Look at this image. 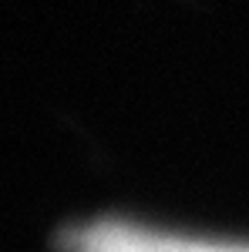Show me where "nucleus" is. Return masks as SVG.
<instances>
[{
  "label": "nucleus",
  "mask_w": 249,
  "mask_h": 252,
  "mask_svg": "<svg viewBox=\"0 0 249 252\" xmlns=\"http://www.w3.org/2000/svg\"><path fill=\"white\" fill-rule=\"evenodd\" d=\"M74 252H249V242L178 235L135 222H98L71 239Z\"/></svg>",
  "instance_id": "1"
}]
</instances>
